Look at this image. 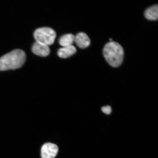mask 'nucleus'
Segmentation results:
<instances>
[{
  "mask_svg": "<svg viewBox=\"0 0 158 158\" xmlns=\"http://www.w3.org/2000/svg\"><path fill=\"white\" fill-rule=\"evenodd\" d=\"M102 111L106 114H109L111 113L112 108L110 106H103L102 108Z\"/></svg>",
  "mask_w": 158,
  "mask_h": 158,
  "instance_id": "10",
  "label": "nucleus"
},
{
  "mask_svg": "<svg viewBox=\"0 0 158 158\" xmlns=\"http://www.w3.org/2000/svg\"><path fill=\"white\" fill-rule=\"evenodd\" d=\"M26 58L24 51L16 49L3 55L0 58V71L21 68Z\"/></svg>",
  "mask_w": 158,
  "mask_h": 158,
  "instance_id": "1",
  "label": "nucleus"
},
{
  "mask_svg": "<svg viewBox=\"0 0 158 158\" xmlns=\"http://www.w3.org/2000/svg\"><path fill=\"white\" fill-rule=\"evenodd\" d=\"M75 36L72 34H67L62 35L59 40V44L63 47L72 45L74 42Z\"/></svg>",
  "mask_w": 158,
  "mask_h": 158,
  "instance_id": "9",
  "label": "nucleus"
},
{
  "mask_svg": "<svg viewBox=\"0 0 158 158\" xmlns=\"http://www.w3.org/2000/svg\"><path fill=\"white\" fill-rule=\"evenodd\" d=\"M58 152V148L55 144L47 143L42 146L41 149L42 158H54Z\"/></svg>",
  "mask_w": 158,
  "mask_h": 158,
  "instance_id": "4",
  "label": "nucleus"
},
{
  "mask_svg": "<svg viewBox=\"0 0 158 158\" xmlns=\"http://www.w3.org/2000/svg\"><path fill=\"white\" fill-rule=\"evenodd\" d=\"M34 37L36 42L47 46L54 44L56 33L54 29L49 27H43L35 30Z\"/></svg>",
  "mask_w": 158,
  "mask_h": 158,
  "instance_id": "3",
  "label": "nucleus"
},
{
  "mask_svg": "<svg viewBox=\"0 0 158 158\" xmlns=\"http://www.w3.org/2000/svg\"><path fill=\"white\" fill-rule=\"evenodd\" d=\"M76 51V47L71 45L59 49L58 51V55L60 58H66L74 55Z\"/></svg>",
  "mask_w": 158,
  "mask_h": 158,
  "instance_id": "7",
  "label": "nucleus"
},
{
  "mask_svg": "<svg viewBox=\"0 0 158 158\" xmlns=\"http://www.w3.org/2000/svg\"><path fill=\"white\" fill-rule=\"evenodd\" d=\"M103 53L106 60L112 67H118L123 62V49L117 43L111 41L107 43L104 47Z\"/></svg>",
  "mask_w": 158,
  "mask_h": 158,
  "instance_id": "2",
  "label": "nucleus"
},
{
  "mask_svg": "<svg viewBox=\"0 0 158 158\" xmlns=\"http://www.w3.org/2000/svg\"><path fill=\"white\" fill-rule=\"evenodd\" d=\"M144 15L149 20H157L158 17V6L154 5L146 10Z\"/></svg>",
  "mask_w": 158,
  "mask_h": 158,
  "instance_id": "8",
  "label": "nucleus"
},
{
  "mask_svg": "<svg viewBox=\"0 0 158 158\" xmlns=\"http://www.w3.org/2000/svg\"><path fill=\"white\" fill-rule=\"evenodd\" d=\"M74 42L81 48L84 49L89 46L90 41L88 35L84 32H80L75 36Z\"/></svg>",
  "mask_w": 158,
  "mask_h": 158,
  "instance_id": "6",
  "label": "nucleus"
},
{
  "mask_svg": "<svg viewBox=\"0 0 158 158\" xmlns=\"http://www.w3.org/2000/svg\"><path fill=\"white\" fill-rule=\"evenodd\" d=\"M32 51L35 55L41 57L48 56L50 52L48 46L36 41L32 45Z\"/></svg>",
  "mask_w": 158,
  "mask_h": 158,
  "instance_id": "5",
  "label": "nucleus"
}]
</instances>
